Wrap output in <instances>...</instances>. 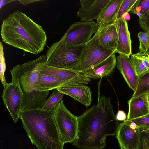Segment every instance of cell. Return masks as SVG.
Segmentation results:
<instances>
[{
	"instance_id": "cell-1",
	"label": "cell",
	"mask_w": 149,
	"mask_h": 149,
	"mask_svg": "<svg viewBox=\"0 0 149 149\" xmlns=\"http://www.w3.org/2000/svg\"><path fill=\"white\" fill-rule=\"evenodd\" d=\"M102 79L98 83L97 105H93L78 117L77 138L73 144L82 149H102L106 137L116 134L120 124L116 118L111 98L100 94Z\"/></svg>"
},
{
	"instance_id": "cell-2",
	"label": "cell",
	"mask_w": 149,
	"mask_h": 149,
	"mask_svg": "<svg viewBox=\"0 0 149 149\" xmlns=\"http://www.w3.org/2000/svg\"><path fill=\"white\" fill-rule=\"evenodd\" d=\"M1 34L5 43L34 54L43 51L47 40L42 27L19 10L3 21Z\"/></svg>"
},
{
	"instance_id": "cell-3",
	"label": "cell",
	"mask_w": 149,
	"mask_h": 149,
	"mask_svg": "<svg viewBox=\"0 0 149 149\" xmlns=\"http://www.w3.org/2000/svg\"><path fill=\"white\" fill-rule=\"evenodd\" d=\"M19 119L31 143L38 149H63L64 145L56 124L54 109H24L20 112Z\"/></svg>"
},
{
	"instance_id": "cell-4",
	"label": "cell",
	"mask_w": 149,
	"mask_h": 149,
	"mask_svg": "<svg viewBox=\"0 0 149 149\" xmlns=\"http://www.w3.org/2000/svg\"><path fill=\"white\" fill-rule=\"evenodd\" d=\"M46 55L22 64L14 66L10 70L12 77L11 83L16 85L21 93H35L38 76L46 61Z\"/></svg>"
},
{
	"instance_id": "cell-5",
	"label": "cell",
	"mask_w": 149,
	"mask_h": 149,
	"mask_svg": "<svg viewBox=\"0 0 149 149\" xmlns=\"http://www.w3.org/2000/svg\"><path fill=\"white\" fill-rule=\"evenodd\" d=\"M83 45H66L60 40L47 50L45 64L57 68L74 69L79 61Z\"/></svg>"
},
{
	"instance_id": "cell-6",
	"label": "cell",
	"mask_w": 149,
	"mask_h": 149,
	"mask_svg": "<svg viewBox=\"0 0 149 149\" xmlns=\"http://www.w3.org/2000/svg\"><path fill=\"white\" fill-rule=\"evenodd\" d=\"M114 53L99 44L97 34L95 33L91 38L83 45L79 61L74 69L82 73Z\"/></svg>"
},
{
	"instance_id": "cell-7",
	"label": "cell",
	"mask_w": 149,
	"mask_h": 149,
	"mask_svg": "<svg viewBox=\"0 0 149 149\" xmlns=\"http://www.w3.org/2000/svg\"><path fill=\"white\" fill-rule=\"evenodd\" d=\"M54 111L56 122L63 144L73 143L77 135L78 116L67 109L63 100Z\"/></svg>"
},
{
	"instance_id": "cell-8",
	"label": "cell",
	"mask_w": 149,
	"mask_h": 149,
	"mask_svg": "<svg viewBox=\"0 0 149 149\" xmlns=\"http://www.w3.org/2000/svg\"><path fill=\"white\" fill-rule=\"evenodd\" d=\"M98 29L96 23L93 21L75 22L70 26L60 40L66 45H84L91 38Z\"/></svg>"
},
{
	"instance_id": "cell-9",
	"label": "cell",
	"mask_w": 149,
	"mask_h": 149,
	"mask_svg": "<svg viewBox=\"0 0 149 149\" xmlns=\"http://www.w3.org/2000/svg\"><path fill=\"white\" fill-rule=\"evenodd\" d=\"M116 135L120 149L138 148L140 128L134 122L126 120L120 123Z\"/></svg>"
},
{
	"instance_id": "cell-10",
	"label": "cell",
	"mask_w": 149,
	"mask_h": 149,
	"mask_svg": "<svg viewBox=\"0 0 149 149\" xmlns=\"http://www.w3.org/2000/svg\"><path fill=\"white\" fill-rule=\"evenodd\" d=\"M2 99L4 105L9 111L13 121L16 123L19 119L21 111V94L16 85L8 83L4 87Z\"/></svg>"
},
{
	"instance_id": "cell-11",
	"label": "cell",
	"mask_w": 149,
	"mask_h": 149,
	"mask_svg": "<svg viewBox=\"0 0 149 149\" xmlns=\"http://www.w3.org/2000/svg\"><path fill=\"white\" fill-rule=\"evenodd\" d=\"M40 73L64 81H73L77 83L87 84L91 80V79L84 76L74 69L56 68L47 65L45 64L43 66Z\"/></svg>"
},
{
	"instance_id": "cell-12",
	"label": "cell",
	"mask_w": 149,
	"mask_h": 149,
	"mask_svg": "<svg viewBox=\"0 0 149 149\" xmlns=\"http://www.w3.org/2000/svg\"><path fill=\"white\" fill-rule=\"evenodd\" d=\"M116 65L129 87L134 92L137 88L139 78L131 58L127 56L120 54L116 58Z\"/></svg>"
},
{
	"instance_id": "cell-13",
	"label": "cell",
	"mask_w": 149,
	"mask_h": 149,
	"mask_svg": "<svg viewBox=\"0 0 149 149\" xmlns=\"http://www.w3.org/2000/svg\"><path fill=\"white\" fill-rule=\"evenodd\" d=\"M57 89L64 94L71 97L86 107L90 106L91 103L92 92L90 88L84 84H76Z\"/></svg>"
},
{
	"instance_id": "cell-14",
	"label": "cell",
	"mask_w": 149,
	"mask_h": 149,
	"mask_svg": "<svg viewBox=\"0 0 149 149\" xmlns=\"http://www.w3.org/2000/svg\"><path fill=\"white\" fill-rule=\"evenodd\" d=\"M96 33L99 44L115 53L118 42V32L115 23L100 27Z\"/></svg>"
},
{
	"instance_id": "cell-15",
	"label": "cell",
	"mask_w": 149,
	"mask_h": 149,
	"mask_svg": "<svg viewBox=\"0 0 149 149\" xmlns=\"http://www.w3.org/2000/svg\"><path fill=\"white\" fill-rule=\"evenodd\" d=\"M118 36V45L115 52L130 56L132 54L131 40L127 21L121 17L115 22Z\"/></svg>"
},
{
	"instance_id": "cell-16",
	"label": "cell",
	"mask_w": 149,
	"mask_h": 149,
	"mask_svg": "<svg viewBox=\"0 0 149 149\" xmlns=\"http://www.w3.org/2000/svg\"><path fill=\"white\" fill-rule=\"evenodd\" d=\"M129 107L127 120H130L149 114L148 94L132 97L128 102Z\"/></svg>"
},
{
	"instance_id": "cell-17",
	"label": "cell",
	"mask_w": 149,
	"mask_h": 149,
	"mask_svg": "<svg viewBox=\"0 0 149 149\" xmlns=\"http://www.w3.org/2000/svg\"><path fill=\"white\" fill-rule=\"evenodd\" d=\"M115 53L99 63L91 67L88 70L81 73L84 76L93 79L102 78L109 75L116 65Z\"/></svg>"
},
{
	"instance_id": "cell-18",
	"label": "cell",
	"mask_w": 149,
	"mask_h": 149,
	"mask_svg": "<svg viewBox=\"0 0 149 149\" xmlns=\"http://www.w3.org/2000/svg\"><path fill=\"white\" fill-rule=\"evenodd\" d=\"M123 0H110L100 14L96 24L98 28L115 23Z\"/></svg>"
},
{
	"instance_id": "cell-19",
	"label": "cell",
	"mask_w": 149,
	"mask_h": 149,
	"mask_svg": "<svg viewBox=\"0 0 149 149\" xmlns=\"http://www.w3.org/2000/svg\"><path fill=\"white\" fill-rule=\"evenodd\" d=\"M110 0H94L88 7L79 8L77 15L83 22H90L97 19L103 9Z\"/></svg>"
},
{
	"instance_id": "cell-20",
	"label": "cell",
	"mask_w": 149,
	"mask_h": 149,
	"mask_svg": "<svg viewBox=\"0 0 149 149\" xmlns=\"http://www.w3.org/2000/svg\"><path fill=\"white\" fill-rule=\"evenodd\" d=\"M76 84L77 83L73 81H64L40 73L37 78L36 90L42 91H50Z\"/></svg>"
},
{
	"instance_id": "cell-21",
	"label": "cell",
	"mask_w": 149,
	"mask_h": 149,
	"mask_svg": "<svg viewBox=\"0 0 149 149\" xmlns=\"http://www.w3.org/2000/svg\"><path fill=\"white\" fill-rule=\"evenodd\" d=\"M64 95L57 89H54L51 95L46 100L42 109L48 111L54 109L62 100Z\"/></svg>"
},
{
	"instance_id": "cell-22",
	"label": "cell",
	"mask_w": 149,
	"mask_h": 149,
	"mask_svg": "<svg viewBox=\"0 0 149 149\" xmlns=\"http://www.w3.org/2000/svg\"><path fill=\"white\" fill-rule=\"evenodd\" d=\"M139 78L137 88L134 92L132 97L149 93V72Z\"/></svg>"
},
{
	"instance_id": "cell-23",
	"label": "cell",
	"mask_w": 149,
	"mask_h": 149,
	"mask_svg": "<svg viewBox=\"0 0 149 149\" xmlns=\"http://www.w3.org/2000/svg\"><path fill=\"white\" fill-rule=\"evenodd\" d=\"M149 10V0H137L130 12L141 17L146 14Z\"/></svg>"
},
{
	"instance_id": "cell-24",
	"label": "cell",
	"mask_w": 149,
	"mask_h": 149,
	"mask_svg": "<svg viewBox=\"0 0 149 149\" xmlns=\"http://www.w3.org/2000/svg\"><path fill=\"white\" fill-rule=\"evenodd\" d=\"M131 59L136 73L139 77L149 72L136 53L131 55Z\"/></svg>"
},
{
	"instance_id": "cell-25",
	"label": "cell",
	"mask_w": 149,
	"mask_h": 149,
	"mask_svg": "<svg viewBox=\"0 0 149 149\" xmlns=\"http://www.w3.org/2000/svg\"><path fill=\"white\" fill-rule=\"evenodd\" d=\"M138 36L139 42V52L142 53H146L149 44L148 32L146 31L139 32Z\"/></svg>"
},
{
	"instance_id": "cell-26",
	"label": "cell",
	"mask_w": 149,
	"mask_h": 149,
	"mask_svg": "<svg viewBox=\"0 0 149 149\" xmlns=\"http://www.w3.org/2000/svg\"><path fill=\"white\" fill-rule=\"evenodd\" d=\"M137 0H123L117 16V19L125 12L129 13L134 7Z\"/></svg>"
},
{
	"instance_id": "cell-27",
	"label": "cell",
	"mask_w": 149,
	"mask_h": 149,
	"mask_svg": "<svg viewBox=\"0 0 149 149\" xmlns=\"http://www.w3.org/2000/svg\"><path fill=\"white\" fill-rule=\"evenodd\" d=\"M140 128L141 136L138 149H149V129Z\"/></svg>"
},
{
	"instance_id": "cell-28",
	"label": "cell",
	"mask_w": 149,
	"mask_h": 149,
	"mask_svg": "<svg viewBox=\"0 0 149 149\" xmlns=\"http://www.w3.org/2000/svg\"><path fill=\"white\" fill-rule=\"evenodd\" d=\"M130 121L134 122L140 128L149 129V114Z\"/></svg>"
},
{
	"instance_id": "cell-29",
	"label": "cell",
	"mask_w": 149,
	"mask_h": 149,
	"mask_svg": "<svg viewBox=\"0 0 149 149\" xmlns=\"http://www.w3.org/2000/svg\"><path fill=\"white\" fill-rule=\"evenodd\" d=\"M139 26L145 31H149V10L142 17L139 18Z\"/></svg>"
},
{
	"instance_id": "cell-30",
	"label": "cell",
	"mask_w": 149,
	"mask_h": 149,
	"mask_svg": "<svg viewBox=\"0 0 149 149\" xmlns=\"http://www.w3.org/2000/svg\"><path fill=\"white\" fill-rule=\"evenodd\" d=\"M141 59L146 68L149 70V55L140 52L136 53Z\"/></svg>"
},
{
	"instance_id": "cell-31",
	"label": "cell",
	"mask_w": 149,
	"mask_h": 149,
	"mask_svg": "<svg viewBox=\"0 0 149 149\" xmlns=\"http://www.w3.org/2000/svg\"><path fill=\"white\" fill-rule=\"evenodd\" d=\"M116 117V119L118 121H124L126 120V115L125 113L122 110L118 111Z\"/></svg>"
},
{
	"instance_id": "cell-32",
	"label": "cell",
	"mask_w": 149,
	"mask_h": 149,
	"mask_svg": "<svg viewBox=\"0 0 149 149\" xmlns=\"http://www.w3.org/2000/svg\"><path fill=\"white\" fill-rule=\"evenodd\" d=\"M94 0H80V7L81 8H85L91 4Z\"/></svg>"
},
{
	"instance_id": "cell-33",
	"label": "cell",
	"mask_w": 149,
	"mask_h": 149,
	"mask_svg": "<svg viewBox=\"0 0 149 149\" xmlns=\"http://www.w3.org/2000/svg\"><path fill=\"white\" fill-rule=\"evenodd\" d=\"M20 3L24 5H26L30 3H32L35 2L42 1L40 0H19Z\"/></svg>"
},
{
	"instance_id": "cell-34",
	"label": "cell",
	"mask_w": 149,
	"mask_h": 149,
	"mask_svg": "<svg viewBox=\"0 0 149 149\" xmlns=\"http://www.w3.org/2000/svg\"><path fill=\"white\" fill-rule=\"evenodd\" d=\"M121 17L126 21L129 20L130 19V15L129 13L128 12H125L122 15Z\"/></svg>"
},
{
	"instance_id": "cell-35",
	"label": "cell",
	"mask_w": 149,
	"mask_h": 149,
	"mask_svg": "<svg viewBox=\"0 0 149 149\" xmlns=\"http://www.w3.org/2000/svg\"><path fill=\"white\" fill-rule=\"evenodd\" d=\"M14 0H1L0 2V9L4 5L7 4L11 2L14 1Z\"/></svg>"
},
{
	"instance_id": "cell-36",
	"label": "cell",
	"mask_w": 149,
	"mask_h": 149,
	"mask_svg": "<svg viewBox=\"0 0 149 149\" xmlns=\"http://www.w3.org/2000/svg\"><path fill=\"white\" fill-rule=\"evenodd\" d=\"M148 33V38H149V44L148 45V47L147 49V50L146 52V53L148 54L149 55V31H147Z\"/></svg>"
},
{
	"instance_id": "cell-37",
	"label": "cell",
	"mask_w": 149,
	"mask_h": 149,
	"mask_svg": "<svg viewBox=\"0 0 149 149\" xmlns=\"http://www.w3.org/2000/svg\"></svg>"
}]
</instances>
